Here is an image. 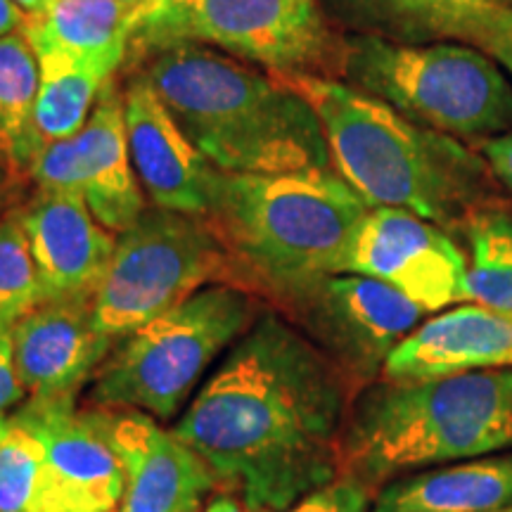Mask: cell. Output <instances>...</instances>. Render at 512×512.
I'll return each instance as SVG.
<instances>
[{
	"mask_svg": "<svg viewBox=\"0 0 512 512\" xmlns=\"http://www.w3.org/2000/svg\"><path fill=\"white\" fill-rule=\"evenodd\" d=\"M344 370L261 311L171 427L249 512H283L342 472Z\"/></svg>",
	"mask_w": 512,
	"mask_h": 512,
	"instance_id": "1",
	"label": "cell"
},
{
	"mask_svg": "<svg viewBox=\"0 0 512 512\" xmlns=\"http://www.w3.org/2000/svg\"><path fill=\"white\" fill-rule=\"evenodd\" d=\"M143 74L192 145L226 174L328 169L311 105L278 74L221 50L181 43L147 53Z\"/></svg>",
	"mask_w": 512,
	"mask_h": 512,
	"instance_id": "2",
	"label": "cell"
},
{
	"mask_svg": "<svg viewBox=\"0 0 512 512\" xmlns=\"http://www.w3.org/2000/svg\"><path fill=\"white\" fill-rule=\"evenodd\" d=\"M512 451V370L373 384L347 413L342 472L389 479Z\"/></svg>",
	"mask_w": 512,
	"mask_h": 512,
	"instance_id": "3",
	"label": "cell"
},
{
	"mask_svg": "<svg viewBox=\"0 0 512 512\" xmlns=\"http://www.w3.org/2000/svg\"><path fill=\"white\" fill-rule=\"evenodd\" d=\"M309 102L337 174L370 209H406L448 226L467 207L477 162L451 136L427 131L361 88L313 74H278Z\"/></svg>",
	"mask_w": 512,
	"mask_h": 512,
	"instance_id": "4",
	"label": "cell"
},
{
	"mask_svg": "<svg viewBox=\"0 0 512 512\" xmlns=\"http://www.w3.org/2000/svg\"><path fill=\"white\" fill-rule=\"evenodd\" d=\"M368 209L358 192L328 169L221 171L207 221L247 278L285 302L325 275L342 273Z\"/></svg>",
	"mask_w": 512,
	"mask_h": 512,
	"instance_id": "5",
	"label": "cell"
},
{
	"mask_svg": "<svg viewBox=\"0 0 512 512\" xmlns=\"http://www.w3.org/2000/svg\"><path fill=\"white\" fill-rule=\"evenodd\" d=\"M261 316L245 287H202L143 328L114 342L88 401L93 408H133L159 422L185 411L197 384Z\"/></svg>",
	"mask_w": 512,
	"mask_h": 512,
	"instance_id": "6",
	"label": "cell"
},
{
	"mask_svg": "<svg viewBox=\"0 0 512 512\" xmlns=\"http://www.w3.org/2000/svg\"><path fill=\"white\" fill-rule=\"evenodd\" d=\"M342 60L356 88L444 136L489 140L512 131V83L484 50L356 36Z\"/></svg>",
	"mask_w": 512,
	"mask_h": 512,
	"instance_id": "7",
	"label": "cell"
},
{
	"mask_svg": "<svg viewBox=\"0 0 512 512\" xmlns=\"http://www.w3.org/2000/svg\"><path fill=\"white\" fill-rule=\"evenodd\" d=\"M238 264L211 223L169 209H145L119 233L93 294V325L119 342L152 318L214 283H228Z\"/></svg>",
	"mask_w": 512,
	"mask_h": 512,
	"instance_id": "8",
	"label": "cell"
},
{
	"mask_svg": "<svg viewBox=\"0 0 512 512\" xmlns=\"http://www.w3.org/2000/svg\"><path fill=\"white\" fill-rule=\"evenodd\" d=\"M325 38L316 0H169L136 19L128 48L143 57L200 43L275 74H304L323 55Z\"/></svg>",
	"mask_w": 512,
	"mask_h": 512,
	"instance_id": "9",
	"label": "cell"
},
{
	"mask_svg": "<svg viewBox=\"0 0 512 512\" xmlns=\"http://www.w3.org/2000/svg\"><path fill=\"white\" fill-rule=\"evenodd\" d=\"M316 347L351 375L370 377L425 311L396 287L358 273H332L285 299Z\"/></svg>",
	"mask_w": 512,
	"mask_h": 512,
	"instance_id": "10",
	"label": "cell"
},
{
	"mask_svg": "<svg viewBox=\"0 0 512 512\" xmlns=\"http://www.w3.org/2000/svg\"><path fill=\"white\" fill-rule=\"evenodd\" d=\"M29 178L38 190L79 192L95 219L117 235L140 219L145 197L128 152L124 93L117 83H105L74 138L38 152Z\"/></svg>",
	"mask_w": 512,
	"mask_h": 512,
	"instance_id": "11",
	"label": "cell"
},
{
	"mask_svg": "<svg viewBox=\"0 0 512 512\" xmlns=\"http://www.w3.org/2000/svg\"><path fill=\"white\" fill-rule=\"evenodd\" d=\"M342 273L382 280L425 313L472 302L465 254L437 223L406 209H368L351 238Z\"/></svg>",
	"mask_w": 512,
	"mask_h": 512,
	"instance_id": "12",
	"label": "cell"
},
{
	"mask_svg": "<svg viewBox=\"0 0 512 512\" xmlns=\"http://www.w3.org/2000/svg\"><path fill=\"white\" fill-rule=\"evenodd\" d=\"M15 418L27 422L46 448L48 512H112L124 498V467L93 408L74 396L29 399Z\"/></svg>",
	"mask_w": 512,
	"mask_h": 512,
	"instance_id": "13",
	"label": "cell"
},
{
	"mask_svg": "<svg viewBox=\"0 0 512 512\" xmlns=\"http://www.w3.org/2000/svg\"><path fill=\"white\" fill-rule=\"evenodd\" d=\"M93 411L124 467L119 512H200L219 489L207 463L157 418L133 408Z\"/></svg>",
	"mask_w": 512,
	"mask_h": 512,
	"instance_id": "14",
	"label": "cell"
},
{
	"mask_svg": "<svg viewBox=\"0 0 512 512\" xmlns=\"http://www.w3.org/2000/svg\"><path fill=\"white\" fill-rule=\"evenodd\" d=\"M124 121L133 169L152 204L207 219L221 171L192 145L143 74L124 88Z\"/></svg>",
	"mask_w": 512,
	"mask_h": 512,
	"instance_id": "15",
	"label": "cell"
},
{
	"mask_svg": "<svg viewBox=\"0 0 512 512\" xmlns=\"http://www.w3.org/2000/svg\"><path fill=\"white\" fill-rule=\"evenodd\" d=\"M12 347L31 399H76L114 342L95 330L93 299H46L12 323Z\"/></svg>",
	"mask_w": 512,
	"mask_h": 512,
	"instance_id": "16",
	"label": "cell"
},
{
	"mask_svg": "<svg viewBox=\"0 0 512 512\" xmlns=\"http://www.w3.org/2000/svg\"><path fill=\"white\" fill-rule=\"evenodd\" d=\"M17 216L34 254L43 302L93 299L117 238L95 219L79 192L38 190Z\"/></svg>",
	"mask_w": 512,
	"mask_h": 512,
	"instance_id": "17",
	"label": "cell"
},
{
	"mask_svg": "<svg viewBox=\"0 0 512 512\" xmlns=\"http://www.w3.org/2000/svg\"><path fill=\"white\" fill-rule=\"evenodd\" d=\"M512 370V313L463 304L420 323L387 356L384 380Z\"/></svg>",
	"mask_w": 512,
	"mask_h": 512,
	"instance_id": "18",
	"label": "cell"
},
{
	"mask_svg": "<svg viewBox=\"0 0 512 512\" xmlns=\"http://www.w3.org/2000/svg\"><path fill=\"white\" fill-rule=\"evenodd\" d=\"M512 508V451L389 479L370 512H496Z\"/></svg>",
	"mask_w": 512,
	"mask_h": 512,
	"instance_id": "19",
	"label": "cell"
},
{
	"mask_svg": "<svg viewBox=\"0 0 512 512\" xmlns=\"http://www.w3.org/2000/svg\"><path fill=\"white\" fill-rule=\"evenodd\" d=\"M38 60V95L34 105V136L41 150L57 140L74 138L105 83L119 67L81 60L41 41H29Z\"/></svg>",
	"mask_w": 512,
	"mask_h": 512,
	"instance_id": "20",
	"label": "cell"
},
{
	"mask_svg": "<svg viewBox=\"0 0 512 512\" xmlns=\"http://www.w3.org/2000/svg\"><path fill=\"white\" fill-rule=\"evenodd\" d=\"M136 8L119 0H57L46 17L29 19L24 34L81 60L119 67L128 55Z\"/></svg>",
	"mask_w": 512,
	"mask_h": 512,
	"instance_id": "21",
	"label": "cell"
},
{
	"mask_svg": "<svg viewBox=\"0 0 512 512\" xmlns=\"http://www.w3.org/2000/svg\"><path fill=\"white\" fill-rule=\"evenodd\" d=\"M38 60L24 31L0 38V159L27 174L41 145L34 136Z\"/></svg>",
	"mask_w": 512,
	"mask_h": 512,
	"instance_id": "22",
	"label": "cell"
},
{
	"mask_svg": "<svg viewBox=\"0 0 512 512\" xmlns=\"http://www.w3.org/2000/svg\"><path fill=\"white\" fill-rule=\"evenodd\" d=\"M46 448L27 422L8 418L0 439V512H48Z\"/></svg>",
	"mask_w": 512,
	"mask_h": 512,
	"instance_id": "23",
	"label": "cell"
},
{
	"mask_svg": "<svg viewBox=\"0 0 512 512\" xmlns=\"http://www.w3.org/2000/svg\"><path fill=\"white\" fill-rule=\"evenodd\" d=\"M467 235L472 247V302L512 313V216L479 211L470 219Z\"/></svg>",
	"mask_w": 512,
	"mask_h": 512,
	"instance_id": "24",
	"label": "cell"
},
{
	"mask_svg": "<svg viewBox=\"0 0 512 512\" xmlns=\"http://www.w3.org/2000/svg\"><path fill=\"white\" fill-rule=\"evenodd\" d=\"M43 302L29 238L17 214L0 219V318L15 323Z\"/></svg>",
	"mask_w": 512,
	"mask_h": 512,
	"instance_id": "25",
	"label": "cell"
},
{
	"mask_svg": "<svg viewBox=\"0 0 512 512\" xmlns=\"http://www.w3.org/2000/svg\"><path fill=\"white\" fill-rule=\"evenodd\" d=\"M437 27L477 43V48L494 57L512 79V8L508 5L498 3L460 12V15L441 19Z\"/></svg>",
	"mask_w": 512,
	"mask_h": 512,
	"instance_id": "26",
	"label": "cell"
},
{
	"mask_svg": "<svg viewBox=\"0 0 512 512\" xmlns=\"http://www.w3.org/2000/svg\"><path fill=\"white\" fill-rule=\"evenodd\" d=\"M370 489L354 477H337L283 512H370Z\"/></svg>",
	"mask_w": 512,
	"mask_h": 512,
	"instance_id": "27",
	"label": "cell"
},
{
	"mask_svg": "<svg viewBox=\"0 0 512 512\" xmlns=\"http://www.w3.org/2000/svg\"><path fill=\"white\" fill-rule=\"evenodd\" d=\"M22 382L15 366V347H12V323L0 318V415L24 401Z\"/></svg>",
	"mask_w": 512,
	"mask_h": 512,
	"instance_id": "28",
	"label": "cell"
},
{
	"mask_svg": "<svg viewBox=\"0 0 512 512\" xmlns=\"http://www.w3.org/2000/svg\"><path fill=\"white\" fill-rule=\"evenodd\" d=\"M482 155L498 181L512 192V131L484 140Z\"/></svg>",
	"mask_w": 512,
	"mask_h": 512,
	"instance_id": "29",
	"label": "cell"
},
{
	"mask_svg": "<svg viewBox=\"0 0 512 512\" xmlns=\"http://www.w3.org/2000/svg\"><path fill=\"white\" fill-rule=\"evenodd\" d=\"M486 5H498V0H422L420 8L425 15H430L434 24H439L441 19L460 15V12L486 8Z\"/></svg>",
	"mask_w": 512,
	"mask_h": 512,
	"instance_id": "30",
	"label": "cell"
},
{
	"mask_svg": "<svg viewBox=\"0 0 512 512\" xmlns=\"http://www.w3.org/2000/svg\"><path fill=\"white\" fill-rule=\"evenodd\" d=\"M27 22L29 17L24 15V10L19 8L15 0H0V38L24 31Z\"/></svg>",
	"mask_w": 512,
	"mask_h": 512,
	"instance_id": "31",
	"label": "cell"
},
{
	"mask_svg": "<svg viewBox=\"0 0 512 512\" xmlns=\"http://www.w3.org/2000/svg\"><path fill=\"white\" fill-rule=\"evenodd\" d=\"M204 512H249L245 508V503H240L238 498L226 494H216L214 498H209V503L204 505Z\"/></svg>",
	"mask_w": 512,
	"mask_h": 512,
	"instance_id": "32",
	"label": "cell"
},
{
	"mask_svg": "<svg viewBox=\"0 0 512 512\" xmlns=\"http://www.w3.org/2000/svg\"><path fill=\"white\" fill-rule=\"evenodd\" d=\"M15 3L24 10V15L29 19H41L48 15L50 8H53L57 0H15Z\"/></svg>",
	"mask_w": 512,
	"mask_h": 512,
	"instance_id": "33",
	"label": "cell"
},
{
	"mask_svg": "<svg viewBox=\"0 0 512 512\" xmlns=\"http://www.w3.org/2000/svg\"><path fill=\"white\" fill-rule=\"evenodd\" d=\"M8 188H10V166L0 159V207H3L5 197H8Z\"/></svg>",
	"mask_w": 512,
	"mask_h": 512,
	"instance_id": "34",
	"label": "cell"
},
{
	"mask_svg": "<svg viewBox=\"0 0 512 512\" xmlns=\"http://www.w3.org/2000/svg\"><path fill=\"white\" fill-rule=\"evenodd\" d=\"M166 3H169V0H143V5H140V8L136 10V19L143 17V15H150V12L159 10ZM133 24H136V22H133Z\"/></svg>",
	"mask_w": 512,
	"mask_h": 512,
	"instance_id": "35",
	"label": "cell"
},
{
	"mask_svg": "<svg viewBox=\"0 0 512 512\" xmlns=\"http://www.w3.org/2000/svg\"><path fill=\"white\" fill-rule=\"evenodd\" d=\"M396 3L406 5V8H411V10H418V8H420V3H422V0H396Z\"/></svg>",
	"mask_w": 512,
	"mask_h": 512,
	"instance_id": "36",
	"label": "cell"
},
{
	"mask_svg": "<svg viewBox=\"0 0 512 512\" xmlns=\"http://www.w3.org/2000/svg\"><path fill=\"white\" fill-rule=\"evenodd\" d=\"M5 432H8V415H0V439L5 437Z\"/></svg>",
	"mask_w": 512,
	"mask_h": 512,
	"instance_id": "37",
	"label": "cell"
},
{
	"mask_svg": "<svg viewBox=\"0 0 512 512\" xmlns=\"http://www.w3.org/2000/svg\"><path fill=\"white\" fill-rule=\"evenodd\" d=\"M119 3H124V5H131V8H140V5H143V0H119Z\"/></svg>",
	"mask_w": 512,
	"mask_h": 512,
	"instance_id": "38",
	"label": "cell"
},
{
	"mask_svg": "<svg viewBox=\"0 0 512 512\" xmlns=\"http://www.w3.org/2000/svg\"><path fill=\"white\" fill-rule=\"evenodd\" d=\"M496 512H512V508H505V510H496Z\"/></svg>",
	"mask_w": 512,
	"mask_h": 512,
	"instance_id": "39",
	"label": "cell"
}]
</instances>
